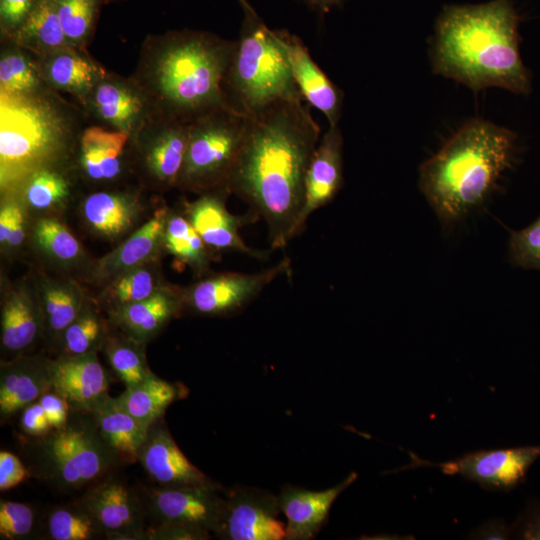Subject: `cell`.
I'll use <instances>...</instances> for the list:
<instances>
[{
  "label": "cell",
  "mask_w": 540,
  "mask_h": 540,
  "mask_svg": "<svg viewBox=\"0 0 540 540\" xmlns=\"http://www.w3.org/2000/svg\"><path fill=\"white\" fill-rule=\"evenodd\" d=\"M38 67L45 83L77 97L82 103L106 74L83 50L71 46L39 58Z\"/></svg>",
  "instance_id": "83f0119b"
},
{
  "label": "cell",
  "mask_w": 540,
  "mask_h": 540,
  "mask_svg": "<svg viewBox=\"0 0 540 540\" xmlns=\"http://www.w3.org/2000/svg\"><path fill=\"white\" fill-rule=\"evenodd\" d=\"M113 327L109 318L102 316L99 307L87 300L79 315L59 337L56 343L58 356H77L101 351Z\"/></svg>",
  "instance_id": "e575fe53"
},
{
  "label": "cell",
  "mask_w": 540,
  "mask_h": 540,
  "mask_svg": "<svg viewBox=\"0 0 540 540\" xmlns=\"http://www.w3.org/2000/svg\"><path fill=\"white\" fill-rule=\"evenodd\" d=\"M515 134L483 119L465 123L419 169V187L442 222L482 203L511 166Z\"/></svg>",
  "instance_id": "277c9868"
},
{
  "label": "cell",
  "mask_w": 540,
  "mask_h": 540,
  "mask_svg": "<svg viewBox=\"0 0 540 540\" xmlns=\"http://www.w3.org/2000/svg\"><path fill=\"white\" fill-rule=\"evenodd\" d=\"M357 478L350 473L341 483L322 491L284 486L278 497L281 512L287 519V540L313 539L325 525L337 497Z\"/></svg>",
  "instance_id": "cb8c5ba5"
},
{
  "label": "cell",
  "mask_w": 540,
  "mask_h": 540,
  "mask_svg": "<svg viewBox=\"0 0 540 540\" xmlns=\"http://www.w3.org/2000/svg\"><path fill=\"white\" fill-rule=\"evenodd\" d=\"M184 308V289L167 284L149 298L108 313L114 327L148 344Z\"/></svg>",
  "instance_id": "d4e9b609"
},
{
  "label": "cell",
  "mask_w": 540,
  "mask_h": 540,
  "mask_svg": "<svg viewBox=\"0 0 540 540\" xmlns=\"http://www.w3.org/2000/svg\"><path fill=\"white\" fill-rule=\"evenodd\" d=\"M236 41L205 31L173 30L149 35L130 78L150 110L185 123L220 107L223 81Z\"/></svg>",
  "instance_id": "3957f363"
},
{
  "label": "cell",
  "mask_w": 540,
  "mask_h": 540,
  "mask_svg": "<svg viewBox=\"0 0 540 540\" xmlns=\"http://www.w3.org/2000/svg\"><path fill=\"white\" fill-rule=\"evenodd\" d=\"M30 475L28 467L14 453L0 452V490L6 491L22 483Z\"/></svg>",
  "instance_id": "7dc6e473"
},
{
  "label": "cell",
  "mask_w": 540,
  "mask_h": 540,
  "mask_svg": "<svg viewBox=\"0 0 540 540\" xmlns=\"http://www.w3.org/2000/svg\"><path fill=\"white\" fill-rule=\"evenodd\" d=\"M169 211L166 206L156 209L152 216L118 247L94 263L90 270V279L106 284L126 271L158 261L165 252L164 234Z\"/></svg>",
  "instance_id": "d6986e66"
},
{
  "label": "cell",
  "mask_w": 540,
  "mask_h": 540,
  "mask_svg": "<svg viewBox=\"0 0 540 540\" xmlns=\"http://www.w3.org/2000/svg\"><path fill=\"white\" fill-rule=\"evenodd\" d=\"M290 273L291 261L284 257L277 264L255 273L206 274L183 288L184 308L206 316L229 314L251 302L277 278Z\"/></svg>",
  "instance_id": "8fae6325"
},
{
  "label": "cell",
  "mask_w": 540,
  "mask_h": 540,
  "mask_svg": "<svg viewBox=\"0 0 540 540\" xmlns=\"http://www.w3.org/2000/svg\"><path fill=\"white\" fill-rule=\"evenodd\" d=\"M36 0H0V27L10 37L26 20Z\"/></svg>",
  "instance_id": "bcb514c9"
},
{
  "label": "cell",
  "mask_w": 540,
  "mask_h": 540,
  "mask_svg": "<svg viewBox=\"0 0 540 540\" xmlns=\"http://www.w3.org/2000/svg\"><path fill=\"white\" fill-rule=\"evenodd\" d=\"M518 24L510 0L445 6L432 39L433 72L474 92L498 87L529 94L531 79L520 56Z\"/></svg>",
  "instance_id": "7a4b0ae2"
},
{
  "label": "cell",
  "mask_w": 540,
  "mask_h": 540,
  "mask_svg": "<svg viewBox=\"0 0 540 540\" xmlns=\"http://www.w3.org/2000/svg\"><path fill=\"white\" fill-rule=\"evenodd\" d=\"M38 401L53 429L61 427L67 421L72 408L62 396L50 390L43 394Z\"/></svg>",
  "instance_id": "f907efd6"
},
{
  "label": "cell",
  "mask_w": 540,
  "mask_h": 540,
  "mask_svg": "<svg viewBox=\"0 0 540 540\" xmlns=\"http://www.w3.org/2000/svg\"><path fill=\"white\" fill-rule=\"evenodd\" d=\"M1 350L15 358L32 348L44 336V317L36 284L21 281L2 296L0 319Z\"/></svg>",
  "instance_id": "e0dca14e"
},
{
  "label": "cell",
  "mask_w": 540,
  "mask_h": 540,
  "mask_svg": "<svg viewBox=\"0 0 540 540\" xmlns=\"http://www.w3.org/2000/svg\"><path fill=\"white\" fill-rule=\"evenodd\" d=\"M511 530L516 538L540 540V501L529 503Z\"/></svg>",
  "instance_id": "681fc988"
},
{
  "label": "cell",
  "mask_w": 540,
  "mask_h": 540,
  "mask_svg": "<svg viewBox=\"0 0 540 540\" xmlns=\"http://www.w3.org/2000/svg\"><path fill=\"white\" fill-rule=\"evenodd\" d=\"M51 383L72 409L89 412L109 395L110 376L97 353L58 356L51 362Z\"/></svg>",
  "instance_id": "44dd1931"
},
{
  "label": "cell",
  "mask_w": 540,
  "mask_h": 540,
  "mask_svg": "<svg viewBox=\"0 0 540 540\" xmlns=\"http://www.w3.org/2000/svg\"><path fill=\"white\" fill-rule=\"evenodd\" d=\"M31 239L43 256L60 266L72 267L84 261L85 253L79 240L53 217L42 216L35 220Z\"/></svg>",
  "instance_id": "8d00e7d4"
},
{
  "label": "cell",
  "mask_w": 540,
  "mask_h": 540,
  "mask_svg": "<svg viewBox=\"0 0 540 540\" xmlns=\"http://www.w3.org/2000/svg\"><path fill=\"white\" fill-rule=\"evenodd\" d=\"M343 182V137L339 125L329 126L319 140L307 170L297 236L304 230L308 218L336 197Z\"/></svg>",
  "instance_id": "ffe728a7"
},
{
  "label": "cell",
  "mask_w": 540,
  "mask_h": 540,
  "mask_svg": "<svg viewBox=\"0 0 540 540\" xmlns=\"http://www.w3.org/2000/svg\"><path fill=\"white\" fill-rule=\"evenodd\" d=\"M130 135L99 126L84 129L78 144V164L90 181L108 183L116 180L124 168L125 148Z\"/></svg>",
  "instance_id": "4316f807"
},
{
  "label": "cell",
  "mask_w": 540,
  "mask_h": 540,
  "mask_svg": "<svg viewBox=\"0 0 540 540\" xmlns=\"http://www.w3.org/2000/svg\"><path fill=\"white\" fill-rule=\"evenodd\" d=\"M320 132L303 100L281 101L248 117L227 188L264 220L272 250L285 248L297 236L306 174Z\"/></svg>",
  "instance_id": "6da1fadb"
},
{
  "label": "cell",
  "mask_w": 540,
  "mask_h": 540,
  "mask_svg": "<svg viewBox=\"0 0 540 540\" xmlns=\"http://www.w3.org/2000/svg\"><path fill=\"white\" fill-rule=\"evenodd\" d=\"M20 429L30 437L44 436L53 430L50 421L37 400L20 411Z\"/></svg>",
  "instance_id": "c3c4849f"
},
{
  "label": "cell",
  "mask_w": 540,
  "mask_h": 540,
  "mask_svg": "<svg viewBox=\"0 0 540 540\" xmlns=\"http://www.w3.org/2000/svg\"><path fill=\"white\" fill-rule=\"evenodd\" d=\"M26 446L28 470L53 488H87L122 464L104 440L92 414L71 409L67 421Z\"/></svg>",
  "instance_id": "52a82bcc"
},
{
  "label": "cell",
  "mask_w": 540,
  "mask_h": 540,
  "mask_svg": "<svg viewBox=\"0 0 540 540\" xmlns=\"http://www.w3.org/2000/svg\"><path fill=\"white\" fill-rule=\"evenodd\" d=\"M104 440L122 464L137 462L138 452L150 426L145 425L107 395L89 411Z\"/></svg>",
  "instance_id": "f1b7e54d"
},
{
  "label": "cell",
  "mask_w": 540,
  "mask_h": 540,
  "mask_svg": "<svg viewBox=\"0 0 540 540\" xmlns=\"http://www.w3.org/2000/svg\"><path fill=\"white\" fill-rule=\"evenodd\" d=\"M25 201L18 192L5 193L0 207V245L4 254H12L23 245L27 235Z\"/></svg>",
  "instance_id": "b9f144b4"
},
{
  "label": "cell",
  "mask_w": 540,
  "mask_h": 540,
  "mask_svg": "<svg viewBox=\"0 0 540 540\" xmlns=\"http://www.w3.org/2000/svg\"><path fill=\"white\" fill-rule=\"evenodd\" d=\"M83 104L112 129L132 134L137 130L150 107L131 79L105 74L87 95Z\"/></svg>",
  "instance_id": "603a6c76"
},
{
  "label": "cell",
  "mask_w": 540,
  "mask_h": 540,
  "mask_svg": "<svg viewBox=\"0 0 540 540\" xmlns=\"http://www.w3.org/2000/svg\"><path fill=\"white\" fill-rule=\"evenodd\" d=\"M278 497L255 487L223 490V505L214 533L223 540H281L286 525L279 519Z\"/></svg>",
  "instance_id": "7c38bea8"
},
{
  "label": "cell",
  "mask_w": 540,
  "mask_h": 540,
  "mask_svg": "<svg viewBox=\"0 0 540 540\" xmlns=\"http://www.w3.org/2000/svg\"><path fill=\"white\" fill-rule=\"evenodd\" d=\"M137 462L159 486H220L189 461L176 444L163 418L150 426L138 452Z\"/></svg>",
  "instance_id": "2e32d148"
},
{
  "label": "cell",
  "mask_w": 540,
  "mask_h": 540,
  "mask_svg": "<svg viewBox=\"0 0 540 540\" xmlns=\"http://www.w3.org/2000/svg\"><path fill=\"white\" fill-rule=\"evenodd\" d=\"M80 500L106 539L145 540L147 512L141 492L124 479L110 472L89 485Z\"/></svg>",
  "instance_id": "4fadbf2b"
},
{
  "label": "cell",
  "mask_w": 540,
  "mask_h": 540,
  "mask_svg": "<svg viewBox=\"0 0 540 540\" xmlns=\"http://www.w3.org/2000/svg\"><path fill=\"white\" fill-rule=\"evenodd\" d=\"M211 536L205 529L180 523L155 524L145 530V540H206Z\"/></svg>",
  "instance_id": "f6af8a7d"
},
{
  "label": "cell",
  "mask_w": 540,
  "mask_h": 540,
  "mask_svg": "<svg viewBox=\"0 0 540 540\" xmlns=\"http://www.w3.org/2000/svg\"><path fill=\"white\" fill-rule=\"evenodd\" d=\"M230 194L227 187L202 193L194 201H185L182 212L213 252L234 251L255 259H266L269 252L251 248L239 232L241 227L259 217L251 211L245 215L229 212L226 199Z\"/></svg>",
  "instance_id": "9a60e30c"
},
{
  "label": "cell",
  "mask_w": 540,
  "mask_h": 540,
  "mask_svg": "<svg viewBox=\"0 0 540 540\" xmlns=\"http://www.w3.org/2000/svg\"><path fill=\"white\" fill-rule=\"evenodd\" d=\"M35 284L44 317V336L56 344L87 299L83 289L70 279L42 275Z\"/></svg>",
  "instance_id": "f546056e"
},
{
  "label": "cell",
  "mask_w": 540,
  "mask_h": 540,
  "mask_svg": "<svg viewBox=\"0 0 540 540\" xmlns=\"http://www.w3.org/2000/svg\"><path fill=\"white\" fill-rule=\"evenodd\" d=\"M312 10L326 14L335 7H341L348 0H300Z\"/></svg>",
  "instance_id": "f5cc1de1"
},
{
  "label": "cell",
  "mask_w": 540,
  "mask_h": 540,
  "mask_svg": "<svg viewBox=\"0 0 540 540\" xmlns=\"http://www.w3.org/2000/svg\"><path fill=\"white\" fill-rule=\"evenodd\" d=\"M282 47L294 80L303 98L320 110L329 126L339 125L342 114L343 92L312 59L302 40L287 30H273Z\"/></svg>",
  "instance_id": "ac0fdd59"
},
{
  "label": "cell",
  "mask_w": 540,
  "mask_h": 540,
  "mask_svg": "<svg viewBox=\"0 0 540 540\" xmlns=\"http://www.w3.org/2000/svg\"><path fill=\"white\" fill-rule=\"evenodd\" d=\"M182 385L169 382L152 373L140 383L125 388L117 402L147 426L163 418L167 408L186 394Z\"/></svg>",
  "instance_id": "1f68e13d"
},
{
  "label": "cell",
  "mask_w": 540,
  "mask_h": 540,
  "mask_svg": "<svg viewBox=\"0 0 540 540\" xmlns=\"http://www.w3.org/2000/svg\"><path fill=\"white\" fill-rule=\"evenodd\" d=\"M52 359L23 354L2 360L0 366V418L5 422L52 390Z\"/></svg>",
  "instance_id": "7402d4cb"
},
{
  "label": "cell",
  "mask_w": 540,
  "mask_h": 540,
  "mask_svg": "<svg viewBox=\"0 0 540 540\" xmlns=\"http://www.w3.org/2000/svg\"><path fill=\"white\" fill-rule=\"evenodd\" d=\"M44 535L50 540H94L105 534L80 499L52 508L42 521Z\"/></svg>",
  "instance_id": "74e56055"
},
{
  "label": "cell",
  "mask_w": 540,
  "mask_h": 540,
  "mask_svg": "<svg viewBox=\"0 0 540 540\" xmlns=\"http://www.w3.org/2000/svg\"><path fill=\"white\" fill-rule=\"evenodd\" d=\"M43 79L38 63L21 50L4 51L0 59V94L26 96L39 92Z\"/></svg>",
  "instance_id": "ab89813d"
},
{
  "label": "cell",
  "mask_w": 540,
  "mask_h": 540,
  "mask_svg": "<svg viewBox=\"0 0 540 540\" xmlns=\"http://www.w3.org/2000/svg\"><path fill=\"white\" fill-rule=\"evenodd\" d=\"M511 533V528L507 527L501 520H492L485 522L480 528L476 529L471 538L476 539H507Z\"/></svg>",
  "instance_id": "816d5d0a"
},
{
  "label": "cell",
  "mask_w": 540,
  "mask_h": 540,
  "mask_svg": "<svg viewBox=\"0 0 540 540\" xmlns=\"http://www.w3.org/2000/svg\"><path fill=\"white\" fill-rule=\"evenodd\" d=\"M164 250L188 266L198 277L209 272L213 252L182 213L169 211L164 234Z\"/></svg>",
  "instance_id": "d6a6232c"
},
{
  "label": "cell",
  "mask_w": 540,
  "mask_h": 540,
  "mask_svg": "<svg viewBox=\"0 0 540 540\" xmlns=\"http://www.w3.org/2000/svg\"><path fill=\"white\" fill-rule=\"evenodd\" d=\"M409 465L399 470L436 467L446 475H460L478 483L483 489L510 491L525 481L531 465L540 457V445L514 448L477 450L459 458L433 463L412 452Z\"/></svg>",
  "instance_id": "30bf717a"
},
{
  "label": "cell",
  "mask_w": 540,
  "mask_h": 540,
  "mask_svg": "<svg viewBox=\"0 0 540 540\" xmlns=\"http://www.w3.org/2000/svg\"><path fill=\"white\" fill-rule=\"evenodd\" d=\"M142 212L138 195L124 191L93 192L81 204L86 226L108 240H117L128 234Z\"/></svg>",
  "instance_id": "484cf974"
},
{
  "label": "cell",
  "mask_w": 540,
  "mask_h": 540,
  "mask_svg": "<svg viewBox=\"0 0 540 540\" xmlns=\"http://www.w3.org/2000/svg\"><path fill=\"white\" fill-rule=\"evenodd\" d=\"M509 256L518 267L540 270V216L530 226L511 232Z\"/></svg>",
  "instance_id": "ee69618b"
},
{
  "label": "cell",
  "mask_w": 540,
  "mask_h": 540,
  "mask_svg": "<svg viewBox=\"0 0 540 540\" xmlns=\"http://www.w3.org/2000/svg\"><path fill=\"white\" fill-rule=\"evenodd\" d=\"M146 345L113 327L102 347L110 368L125 388L140 383L153 373L147 362Z\"/></svg>",
  "instance_id": "d590c367"
},
{
  "label": "cell",
  "mask_w": 540,
  "mask_h": 540,
  "mask_svg": "<svg viewBox=\"0 0 540 540\" xmlns=\"http://www.w3.org/2000/svg\"><path fill=\"white\" fill-rule=\"evenodd\" d=\"M1 95L0 182L2 193L18 192L36 171L57 167L70 145V124L40 91Z\"/></svg>",
  "instance_id": "5b68a950"
},
{
  "label": "cell",
  "mask_w": 540,
  "mask_h": 540,
  "mask_svg": "<svg viewBox=\"0 0 540 540\" xmlns=\"http://www.w3.org/2000/svg\"><path fill=\"white\" fill-rule=\"evenodd\" d=\"M217 487H144L140 490L147 519L155 524L180 523L199 527L214 535L223 505Z\"/></svg>",
  "instance_id": "5bb4252c"
},
{
  "label": "cell",
  "mask_w": 540,
  "mask_h": 540,
  "mask_svg": "<svg viewBox=\"0 0 540 540\" xmlns=\"http://www.w3.org/2000/svg\"><path fill=\"white\" fill-rule=\"evenodd\" d=\"M36 510L28 503L1 499L0 539L27 540L42 530Z\"/></svg>",
  "instance_id": "7bdbcfd3"
},
{
  "label": "cell",
  "mask_w": 540,
  "mask_h": 540,
  "mask_svg": "<svg viewBox=\"0 0 540 540\" xmlns=\"http://www.w3.org/2000/svg\"><path fill=\"white\" fill-rule=\"evenodd\" d=\"M248 126L228 107L207 112L188 123L187 147L177 188L198 195L227 187Z\"/></svg>",
  "instance_id": "ba28073f"
},
{
  "label": "cell",
  "mask_w": 540,
  "mask_h": 540,
  "mask_svg": "<svg viewBox=\"0 0 540 540\" xmlns=\"http://www.w3.org/2000/svg\"><path fill=\"white\" fill-rule=\"evenodd\" d=\"M238 1L244 18L223 81L226 106L252 117L281 101L304 100L272 29L247 0Z\"/></svg>",
  "instance_id": "8992f818"
},
{
  "label": "cell",
  "mask_w": 540,
  "mask_h": 540,
  "mask_svg": "<svg viewBox=\"0 0 540 540\" xmlns=\"http://www.w3.org/2000/svg\"><path fill=\"white\" fill-rule=\"evenodd\" d=\"M9 38L39 58L71 46L63 31L55 0H36L26 20Z\"/></svg>",
  "instance_id": "4dcf8cb0"
},
{
  "label": "cell",
  "mask_w": 540,
  "mask_h": 540,
  "mask_svg": "<svg viewBox=\"0 0 540 540\" xmlns=\"http://www.w3.org/2000/svg\"><path fill=\"white\" fill-rule=\"evenodd\" d=\"M28 209L37 212L60 208L70 196L68 178L57 167H47L34 172L20 188Z\"/></svg>",
  "instance_id": "f35d334b"
},
{
  "label": "cell",
  "mask_w": 540,
  "mask_h": 540,
  "mask_svg": "<svg viewBox=\"0 0 540 540\" xmlns=\"http://www.w3.org/2000/svg\"><path fill=\"white\" fill-rule=\"evenodd\" d=\"M187 136L188 123L152 111L132 134L135 162L152 187L177 188Z\"/></svg>",
  "instance_id": "9c48e42d"
},
{
  "label": "cell",
  "mask_w": 540,
  "mask_h": 540,
  "mask_svg": "<svg viewBox=\"0 0 540 540\" xmlns=\"http://www.w3.org/2000/svg\"><path fill=\"white\" fill-rule=\"evenodd\" d=\"M167 284L158 267V261L147 263L106 283L98 302L109 312L145 300Z\"/></svg>",
  "instance_id": "836d02e7"
},
{
  "label": "cell",
  "mask_w": 540,
  "mask_h": 540,
  "mask_svg": "<svg viewBox=\"0 0 540 540\" xmlns=\"http://www.w3.org/2000/svg\"><path fill=\"white\" fill-rule=\"evenodd\" d=\"M55 4L69 44L84 51L93 34L101 0H55Z\"/></svg>",
  "instance_id": "60d3db41"
}]
</instances>
